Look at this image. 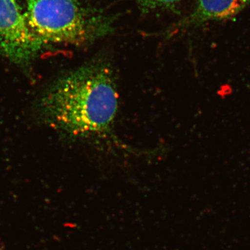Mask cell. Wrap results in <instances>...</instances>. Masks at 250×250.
<instances>
[{
  "label": "cell",
  "instance_id": "277c9868",
  "mask_svg": "<svg viewBox=\"0 0 250 250\" xmlns=\"http://www.w3.org/2000/svg\"><path fill=\"white\" fill-rule=\"evenodd\" d=\"M250 4V0H196L195 9L185 22L196 25L231 19Z\"/></svg>",
  "mask_w": 250,
  "mask_h": 250
},
{
  "label": "cell",
  "instance_id": "3957f363",
  "mask_svg": "<svg viewBox=\"0 0 250 250\" xmlns=\"http://www.w3.org/2000/svg\"><path fill=\"white\" fill-rule=\"evenodd\" d=\"M44 44L32 32L16 0H0V52L19 65L31 62Z\"/></svg>",
  "mask_w": 250,
  "mask_h": 250
},
{
  "label": "cell",
  "instance_id": "7a4b0ae2",
  "mask_svg": "<svg viewBox=\"0 0 250 250\" xmlns=\"http://www.w3.org/2000/svg\"><path fill=\"white\" fill-rule=\"evenodd\" d=\"M25 16L43 44L87 45L114 29L113 18L78 0H28Z\"/></svg>",
  "mask_w": 250,
  "mask_h": 250
},
{
  "label": "cell",
  "instance_id": "6da1fadb",
  "mask_svg": "<svg viewBox=\"0 0 250 250\" xmlns=\"http://www.w3.org/2000/svg\"><path fill=\"white\" fill-rule=\"evenodd\" d=\"M116 72L105 57H95L51 85L41 101L47 123L70 137L105 139L118 111Z\"/></svg>",
  "mask_w": 250,
  "mask_h": 250
},
{
  "label": "cell",
  "instance_id": "5b68a950",
  "mask_svg": "<svg viewBox=\"0 0 250 250\" xmlns=\"http://www.w3.org/2000/svg\"><path fill=\"white\" fill-rule=\"evenodd\" d=\"M143 9H172L180 0H135Z\"/></svg>",
  "mask_w": 250,
  "mask_h": 250
}]
</instances>
